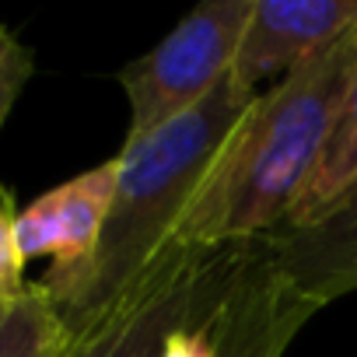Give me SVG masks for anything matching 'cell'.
<instances>
[{
  "label": "cell",
  "instance_id": "cell-5",
  "mask_svg": "<svg viewBox=\"0 0 357 357\" xmlns=\"http://www.w3.org/2000/svg\"><path fill=\"white\" fill-rule=\"evenodd\" d=\"M112 193H116V158L43 193L36 204H29L18 214L15 235L22 259L25 263L50 259V270L39 280L50 301H56L91 266L112 211Z\"/></svg>",
  "mask_w": 357,
  "mask_h": 357
},
{
  "label": "cell",
  "instance_id": "cell-7",
  "mask_svg": "<svg viewBox=\"0 0 357 357\" xmlns=\"http://www.w3.org/2000/svg\"><path fill=\"white\" fill-rule=\"evenodd\" d=\"M277 273L312 305L357 291V183L347 186L312 225L277 228L263 238Z\"/></svg>",
  "mask_w": 357,
  "mask_h": 357
},
{
  "label": "cell",
  "instance_id": "cell-3",
  "mask_svg": "<svg viewBox=\"0 0 357 357\" xmlns=\"http://www.w3.org/2000/svg\"><path fill=\"white\" fill-rule=\"evenodd\" d=\"M252 0H211L186 15L151 53L119 70L130 98V133L140 140L211 98L235 70Z\"/></svg>",
  "mask_w": 357,
  "mask_h": 357
},
{
  "label": "cell",
  "instance_id": "cell-8",
  "mask_svg": "<svg viewBox=\"0 0 357 357\" xmlns=\"http://www.w3.org/2000/svg\"><path fill=\"white\" fill-rule=\"evenodd\" d=\"M319 312L273 266L266 242H256L221 312V357H284L301 326Z\"/></svg>",
  "mask_w": 357,
  "mask_h": 357
},
{
  "label": "cell",
  "instance_id": "cell-14",
  "mask_svg": "<svg viewBox=\"0 0 357 357\" xmlns=\"http://www.w3.org/2000/svg\"><path fill=\"white\" fill-rule=\"evenodd\" d=\"M15 308V301H4V298H0V322H4L8 319V312Z\"/></svg>",
  "mask_w": 357,
  "mask_h": 357
},
{
  "label": "cell",
  "instance_id": "cell-12",
  "mask_svg": "<svg viewBox=\"0 0 357 357\" xmlns=\"http://www.w3.org/2000/svg\"><path fill=\"white\" fill-rule=\"evenodd\" d=\"M15 207L11 197L0 193V298L4 301H18L29 284H25V259L18 252V235H15Z\"/></svg>",
  "mask_w": 357,
  "mask_h": 357
},
{
  "label": "cell",
  "instance_id": "cell-1",
  "mask_svg": "<svg viewBox=\"0 0 357 357\" xmlns=\"http://www.w3.org/2000/svg\"><path fill=\"white\" fill-rule=\"evenodd\" d=\"M357 74V25L263 91L231 130L172 242L211 249L273 235L312 178Z\"/></svg>",
  "mask_w": 357,
  "mask_h": 357
},
{
  "label": "cell",
  "instance_id": "cell-6",
  "mask_svg": "<svg viewBox=\"0 0 357 357\" xmlns=\"http://www.w3.org/2000/svg\"><path fill=\"white\" fill-rule=\"evenodd\" d=\"M357 25V0H252L231 77L256 91L270 74H291Z\"/></svg>",
  "mask_w": 357,
  "mask_h": 357
},
{
  "label": "cell",
  "instance_id": "cell-2",
  "mask_svg": "<svg viewBox=\"0 0 357 357\" xmlns=\"http://www.w3.org/2000/svg\"><path fill=\"white\" fill-rule=\"evenodd\" d=\"M256 98L259 91L228 77L186 116L123 144L116 154V193L98 252L53 301L70 340L84 336L172 242L190 200Z\"/></svg>",
  "mask_w": 357,
  "mask_h": 357
},
{
  "label": "cell",
  "instance_id": "cell-4",
  "mask_svg": "<svg viewBox=\"0 0 357 357\" xmlns=\"http://www.w3.org/2000/svg\"><path fill=\"white\" fill-rule=\"evenodd\" d=\"M252 242L211 249L168 242L112 308L74 340L70 357H161L172 329L242 266Z\"/></svg>",
  "mask_w": 357,
  "mask_h": 357
},
{
  "label": "cell",
  "instance_id": "cell-9",
  "mask_svg": "<svg viewBox=\"0 0 357 357\" xmlns=\"http://www.w3.org/2000/svg\"><path fill=\"white\" fill-rule=\"evenodd\" d=\"M357 183V74H354V84L343 98V109L336 116V126L326 140V151L312 172V178L305 183L294 211L287 214V221L280 228H305L312 225L347 186Z\"/></svg>",
  "mask_w": 357,
  "mask_h": 357
},
{
  "label": "cell",
  "instance_id": "cell-11",
  "mask_svg": "<svg viewBox=\"0 0 357 357\" xmlns=\"http://www.w3.org/2000/svg\"><path fill=\"white\" fill-rule=\"evenodd\" d=\"M256 242H259V238H256ZM256 242H252L249 256L242 259V266H238L228 280H221V284H218L183 322L172 329V336L165 340L161 357H221V343H225V336H221V312H225V301H228L231 287L238 284L245 263L252 259Z\"/></svg>",
  "mask_w": 357,
  "mask_h": 357
},
{
  "label": "cell",
  "instance_id": "cell-10",
  "mask_svg": "<svg viewBox=\"0 0 357 357\" xmlns=\"http://www.w3.org/2000/svg\"><path fill=\"white\" fill-rule=\"evenodd\" d=\"M70 333L39 284L15 301L8 319L0 322V357H70Z\"/></svg>",
  "mask_w": 357,
  "mask_h": 357
},
{
  "label": "cell",
  "instance_id": "cell-13",
  "mask_svg": "<svg viewBox=\"0 0 357 357\" xmlns=\"http://www.w3.org/2000/svg\"><path fill=\"white\" fill-rule=\"evenodd\" d=\"M29 77H32V53L15 39L11 29L0 25V126L11 116Z\"/></svg>",
  "mask_w": 357,
  "mask_h": 357
}]
</instances>
